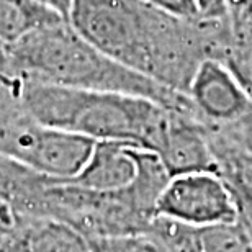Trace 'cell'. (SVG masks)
I'll use <instances>...</instances> for the list:
<instances>
[{
    "mask_svg": "<svg viewBox=\"0 0 252 252\" xmlns=\"http://www.w3.org/2000/svg\"><path fill=\"white\" fill-rule=\"evenodd\" d=\"M153 7L164 10L170 15L185 20H203L200 5L196 0H143ZM206 20V18H205Z\"/></svg>",
    "mask_w": 252,
    "mask_h": 252,
    "instance_id": "obj_13",
    "label": "cell"
},
{
    "mask_svg": "<svg viewBox=\"0 0 252 252\" xmlns=\"http://www.w3.org/2000/svg\"><path fill=\"white\" fill-rule=\"evenodd\" d=\"M10 49L22 82L136 95L198 118L187 94L117 63L87 41L65 18L38 27L10 44Z\"/></svg>",
    "mask_w": 252,
    "mask_h": 252,
    "instance_id": "obj_2",
    "label": "cell"
},
{
    "mask_svg": "<svg viewBox=\"0 0 252 252\" xmlns=\"http://www.w3.org/2000/svg\"><path fill=\"white\" fill-rule=\"evenodd\" d=\"M64 18L33 0H0V41L13 44L25 34Z\"/></svg>",
    "mask_w": 252,
    "mask_h": 252,
    "instance_id": "obj_10",
    "label": "cell"
},
{
    "mask_svg": "<svg viewBox=\"0 0 252 252\" xmlns=\"http://www.w3.org/2000/svg\"><path fill=\"white\" fill-rule=\"evenodd\" d=\"M156 216L200 228L239 216L228 185L216 172H187L169 179L160 191Z\"/></svg>",
    "mask_w": 252,
    "mask_h": 252,
    "instance_id": "obj_5",
    "label": "cell"
},
{
    "mask_svg": "<svg viewBox=\"0 0 252 252\" xmlns=\"http://www.w3.org/2000/svg\"><path fill=\"white\" fill-rule=\"evenodd\" d=\"M33 2H36L39 5H43V7L53 10V12L59 13L61 17H64L65 20H67L69 8H70L72 0H33Z\"/></svg>",
    "mask_w": 252,
    "mask_h": 252,
    "instance_id": "obj_19",
    "label": "cell"
},
{
    "mask_svg": "<svg viewBox=\"0 0 252 252\" xmlns=\"http://www.w3.org/2000/svg\"><path fill=\"white\" fill-rule=\"evenodd\" d=\"M67 22L117 63L180 94L229 34L228 20L179 18L143 0H72Z\"/></svg>",
    "mask_w": 252,
    "mask_h": 252,
    "instance_id": "obj_1",
    "label": "cell"
},
{
    "mask_svg": "<svg viewBox=\"0 0 252 252\" xmlns=\"http://www.w3.org/2000/svg\"><path fill=\"white\" fill-rule=\"evenodd\" d=\"M15 223H17V218H15L12 208L5 205L3 201H0V246L12 236Z\"/></svg>",
    "mask_w": 252,
    "mask_h": 252,
    "instance_id": "obj_17",
    "label": "cell"
},
{
    "mask_svg": "<svg viewBox=\"0 0 252 252\" xmlns=\"http://www.w3.org/2000/svg\"><path fill=\"white\" fill-rule=\"evenodd\" d=\"M22 102L33 118L94 141H120L158 154L170 122L169 110L149 98L23 82Z\"/></svg>",
    "mask_w": 252,
    "mask_h": 252,
    "instance_id": "obj_3",
    "label": "cell"
},
{
    "mask_svg": "<svg viewBox=\"0 0 252 252\" xmlns=\"http://www.w3.org/2000/svg\"><path fill=\"white\" fill-rule=\"evenodd\" d=\"M200 5L201 15L206 20H226L224 0H196Z\"/></svg>",
    "mask_w": 252,
    "mask_h": 252,
    "instance_id": "obj_18",
    "label": "cell"
},
{
    "mask_svg": "<svg viewBox=\"0 0 252 252\" xmlns=\"http://www.w3.org/2000/svg\"><path fill=\"white\" fill-rule=\"evenodd\" d=\"M143 149L120 141H97L84 169L69 180L97 191L125 190L138 179Z\"/></svg>",
    "mask_w": 252,
    "mask_h": 252,
    "instance_id": "obj_7",
    "label": "cell"
},
{
    "mask_svg": "<svg viewBox=\"0 0 252 252\" xmlns=\"http://www.w3.org/2000/svg\"><path fill=\"white\" fill-rule=\"evenodd\" d=\"M218 133L226 134L228 138L234 139L236 143H239L241 146H244V148L252 151V113L246 120H243L239 125H236L234 128L218 131Z\"/></svg>",
    "mask_w": 252,
    "mask_h": 252,
    "instance_id": "obj_16",
    "label": "cell"
},
{
    "mask_svg": "<svg viewBox=\"0 0 252 252\" xmlns=\"http://www.w3.org/2000/svg\"><path fill=\"white\" fill-rule=\"evenodd\" d=\"M97 141L43 125L25 110L0 128V154L54 179L77 175Z\"/></svg>",
    "mask_w": 252,
    "mask_h": 252,
    "instance_id": "obj_4",
    "label": "cell"
},
{
    "mask_svg": "<svg viewBox=\"0 0 252 252\" xmlns=\"http://www.w3.org/2000/svg\"><path fill=\"white\" fill-rule=\"evenodd\" d=\"M216 174L224 180L243 218L252 226V151L223 133L208 129Z\"/></svg>",
    "mask_w": 252,
    "mask_h": 252,
    "instance_id": "obj_8",
    "label": "cell"
},
{
    "mask_svg": "<svg viewBox=\"0 0 252 252\" xmlns=\"http://www.w3.org/2000/svg\"><path fill=\"white\" fill-rule=\"evenodd\" d=\"M187 95L198 120L211 131L234 128L252 113V100L233 72L215 58L198 65Z\"/></svg>",
    "mask_w": 252,
    "mask_h": 252,
    "instance_id": "obj_6",
    "label": "cell"
},
{
    "mask_svg": "<svg viewBox=\"0 0 252 252\" xmlns=\"http://www.w3.org/2000/svg\"><path fill=\"white\" fill-rule=\"evenodd\" d=\"M231 30H252V0H224Z\"/></svg>",
    "mask_w": 252,
    "mask_h": 252,
    "instance_id": "obj_14",
    "label": "cell"
},
{
    "mask_svg": "<svg viewBox=\"0 0 252 252\" xmlns=\"http://www.w3.org/2000/svg\"><path fill=\"white\" fill-rule=\"evenodd\" d=\"M198 252H252V226L243 216L193 228Z\"/></svg>",
    "mask_w": 252,
    "mask_h": 252,
    "instance_id": "obj_11",
    "label": "cell"
},
{
    "mask_svg": "<svg viewBox=\"0 0 252 252\" xmlns=\"http://www.w3.org/2000/svg\"><path fill=\"white\" fill-rule=\"evenodd\" d=\"M218 59L252 100V30H231Z\"/></svg>",
    "mask_w": 252,
    "mask_h": 252,
    "instance_id": "obj_12",
    "label": "cell"
},
{
    "mask_svg": "<svg viewBox=\"0 0 252 252\" xmlns=\"http://www.w3.org/2000/svg\"><path fill=\"white\" fill-rule=\"evenodd\" d=\"M0 82L12 84V85L23 84L22 80L17 77V72H15L10 44L3 41H0Z\"/></svg>",
    "mask_w": 252,
    "mask_h": 252,
    "instance_id": "obj_15",
    "label": "cell"
},
{
    "mask_svg": "<svg viewBox=\"0 0 252 252\" xmlns=\"http://www.w3.org/2000/svg\"><path fill=\"white\" fill-rule=\"evenodd\" d=\"M15 218V238L22 252H92L87 236L64 221L17 213Z\"/></svg>",
    "mask_w": 252,
    "mask_h": 252,
    "instance_id": "obj_9",
    "label": "cell"
}]
</instances>
